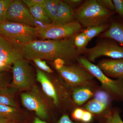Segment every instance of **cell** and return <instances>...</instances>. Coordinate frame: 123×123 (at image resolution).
Instances as JSON below:
<instances>
[{
  "instance_id": "41",
  "label": "cell",
  "mask_w": 123,
  "mask_h": 123,
  "mask_svg": "<svg viewBox=\"0 0 123 123\" xmlns=\"http://www.w3.org/2000/svg\"><path fill=\"white\" fill-rule=\"evenodd\" d=\"M0 36H1V35H0Z\"/></svg>"
},
{
  "instance_id": "40",
  "label": "cell",
  "mask_w": 123,
  "mask_h": 123,
  "mask_svg": "<svg viewBox=\"0 0 123 123\" xmlns=\"http://www.w3.org/2000/svg\"><path fill=\"white\" fill-rule=\"evenodd\" d=\"M17 123L16 122H14V121H11V122H9L8 123Z\"/></svg>"
},
{
  "instance_id": "4",
  "label": "cell",
  "mask_w": 123,
  "mask_h": 123,
  "mask_svg": "<svg viewBox=\"0 0 123 123\" xmlns=\"http://www.w3.org/2000/svg\"><path fill=\"white\" fill-rule=\"evenodd\" d=\"M0 35L24 45L37 40L38 30L35 27L6 21L0 23Z\"/></svg>"
},
{
  "instance_id": "31",
  "label": "cell",
  "mask_w": 123,
  "mask_h": 123,
  "mask_svg": "<svg viewBox=\"0 0 123 123\" xmlns=\"http://www.w3.org/2000/svg\"><path fill=\"white\" fill-rule=\"evenodd\" d=\"M85 110L80 108H77L72 113L73 118L75 120L81 121L83 116Z\"/></svg>"
},
{
  "instance_id": "38",
  "label": "cell",
  "mask_w": 123,
  "mask_h": 123,
  "mask_svg": "<svg viewBox=\"0 0 123 123\" xmlns=\"http://www.w3.org/2000/svg\"><path fill=\"white\" fill-rule=\"evenodd\" d=\"M11 121H13L5 117L0 116V123H7Z\"/></svg>"
},
{
  "instance_id": "37",
  "label": "cell",
  "mask_w": 123,
  "mask_h": 123,
  "mask_svg": "<svg viewBox=\"0 0 123 123\" xmlns=\"http://www.w3.org/2000/svg\"><path fill=\"white\" fill-rule=\"evenodd\" d=\"M57 123H76L70 119L68 115L65 114L61 117Z\"/></svg>"
},
{
  "instance_id": "7",
  "label": "cell",
  "mask_w": 123,
  "mask_h": 123,
  "mask_svg": "<svg viewBox=\"0 0 123 123\" xmlns=\"http://www.w3.org/2000/svg\"><path fill=\"white\" fill-rule=\"evenodd\" d=\"M21 98L23 106L28 110L34 111L38 118L43 120L47 118L48 104L37 86L30 90L22 92Z\"/></svg>"
},
{
  "instance_id": "6",
  "label": "cell",
  "mask_w": 123,
  "mask_h": 123,
  "mask_svg": "<svg viewBox=\"0 0 123 123\" xmlns=\"http://www.w3.org/2000/svg\"><path fill=\"white\" fill-rule=\"evenodd\" d=\"M38 37L43 40H57L74 37L81 29V24L76 21L69 23H52L44 26L36 27Z\"/></svg>"
},
{
  "instance_id": "27",
  "label": "cell",
  "mask_w": 123,
  "mask_h": 123,
  "mask_svg": "<svg viewBox=\"0 0 123 123\" xmlns=\"http://www.w3.org/2000/svg\"><path fill=\"white\" fill-rule=\"evenodd\" d=\"M33 61L39 69L43 72L44 71L48 73L53 72L52 70L48 65L46 61L40 59H36L34 60Z\"/></svg>"
},
{
  "instance_id": "23",
  "label": "cell",
  "mask_w": 123,
  "mask_h": 123,
  "mask_svg": "<svg viewBox=\"0 0 123 123\" xmlns=\"http://www.w3.org/2000/svg\"><path fill=\"white\" fill-rule=\"evenodd\" d=\"M89 42L88 39L82 32L77 34L74 37V45L80 53L85 49Z\"/></svg>"
},
{
  "instance_id": "5",
  "label": "cell",
  "mask_w": 123,
  "mask_h": 123,
  "mask_svg": "<svg viewBox=\"0 0 123 123\" xmlns=\"http://www.w3.org/2000/svg\"><path fill=\"white\" fill-rule=\"evenodd\" d=\"M12 68V80L10 86L18 91H29L35 84V78L28 60L24 59L16 62Z\"/></svg>"
},
{
  "instance_id": "21",
  "label": "cell",
  "mask_w": 123,
  "mask_h": 123,
  "mask_svg": "<svg viewBox=\"0 0 123 123\" xmlns=\"http://www.w3.org/2000/svg\"><path fill=\"white\" fill-rule=\"evenodd\" d=\"M110 105L93 98L88 102L85 108L92 114H98L105 111Z\"/></svg>"
},
{
  "instance_id": "10",
  "label": "cell",
  "mask_w": 123,
  "mask_h": 123,
  "mask_svg": "<svg viewBox=\"0 0 123 123\" xmlns=\"http://www.w3.org/2000/svg\"><path fill=\"white\" fill-rule=\"evenodd\" d=\"M25 59L24 45L1 35L0 61L11 65Z\"/></svg>"
},
{
  "instance_id": "19",
  "label": "cell",
  "mask_w": 123,
  "mask_h": 123,
  "mask_svg": "<svg viewBox=\"0 0 123 123\" xmlns=\"http://www.w3.org/2000/svg\"><path fill=\"white\" fill-rule=\"evenodd\" d=\"M0 116L6 117L16 123L20 121L21 117V114L18 108L1 104H0Z\"/></svg>"
},
{
  "instance_id": "22",
  "label": "cell",
  "mask_w": 123,
  "mask_h": 123,
  "mask_svg": "<svg viewBox=\"0 0 123 123\" xmlns=\"http://www.w3.org/2000/svg\"><path fill=\"white\" fill-rule=\"evenodd\" d=\"M107 27V25L105 24L97 26L90 27L86 28L82 32L85 34L88 39V41L89 42L93 38L105 30Z\"/></svg>"
},
{
  "instance_id": "11",
  "label": "cell",
  "mask_w": 123,
  "mask_h": 123,
  "mask_svg": "<svg viewBox=\"0 0 123 123\" xmlns=\"http://www.w3.org/2000/svg\"><path fill=\"white\" fill-rule=\"evenodd\" d=\"M6 20L35 27L36 26L35 19L22 0H15L11 2L7 11Z\"/></svg>"
},
{
  "instance_id": "24",
  "label": "cell",
  "mask_w": 123,
  "mask_h": 123,
  "mask_svg": "<svg viewBox=\"0 0 123 123\" xmlns=\"http://www.w3.org/2000/svg\"><path fill=\"white\" fill-rule=\"evenodd\" d=\"M105 123H123L119 111L114 109L106 115Z\"/></svg>"
},
{
  "instance_id": "13",
  "label": "cell",
  "mask_w": 123,
  "mask_h": 123,
  "mask_svg": "<svg viewBox=\"0 0 123 123\" xmlns=\"http://www.w3.org/2000/svg\"><path fill=\"white\" fill-rule=\"evenodd\" d=\"M36 80L41 84L45 94L50 98L55 105H57L59 99L56 89L46 74L39 69L36 71Z\"/></svg>"
},
{
  "instance_id": "25",
  "label": "cell",
  "mask_w": 123,
  "mask_h": 123,
  "mask_svg": "<svg viewBox=\"0 0 123 123\" xmlns=\"http://www.w3.org/2000/svg\"><path fill=\"white\" fill-rule=\"evenodd\" d=\"M93 98L108 105H110L112 99L109 94L103 89L95 92Z\"/></svg>"
},
{
  "instance_id": "17",
  "label": "cell",
  "mask_w": 123,
  "mask_h": 123,
  "mask_svg": "<svg viewBox=\"0 0 123 123\" xmlns=\"http://www.w3.org/2000/svg\"><path fill=\"white\" fill-rule=\"evenodd\" d=\"M18 91L17 89L10 86L0 89V104L17 108L15 95Z\"/></svg>"
},
{
  "instance_id": "9",
  "label": "cell",
  "mask_w": 123,
  "mask_h": 123,
  "mask_svg": "<svg viewBox=\"0 0 123 123\" xmlns=\"http://www.w3.org/2000/svg\"><path fill=\"white\" fill-rule=\"evenodd\" d=\"M57 71L66 84L73 88L90 85L94 77L83 67L65 65Z\"/></svg>"
},
{
  "instance_id": "26",
  "label": "cell",
  "mask_w": 123,
  "mask_h": 123,
  "mask_svg": "<svg viewBox=\"0 0 123 123\" xmlns=\"http://www.w3.org/2000/svg\"><path fill=\"white\" fill-rule=\"evenodd\" d=\"M13 0H0V23L6 21L7 11Z\"/></svg>"
},
{
  "instance_id": "14",
  "label": "cell",
  "mask_w": 123,
  "mask_h": 123,
  "mask_svg": "<svg viewBox=\"0 0 123 123\" xmlns=\"http://www.w3.org/2000/svg\"><path fill=\"white\" fill-rule=\"evenodd\" d=\"M75 20V11L74 9L64 1L60 0L57 9L56 20L54 23H69L76 21Z\"/></svg>"
},
{
  "instance_id": "16",
  "label": "cell",
  "mask_w": 123,
  "mask_h": 123,
  "mask_svg": "<svg viewBox=\"0 0 123 123\" xmlns=\"http://www.w3.org/2000/svg\"><path fill=\"white\" fill-rule=\"evenodd\" d=\"M93 92L90 85L80 86L74 88L72 98L74 103L80 106L92 97Z\"/></svg>"
},
{
  "instance_id": "1",
  "label": "cell",
  "mask_w": 123,
  "mask_h": 123,
  "mask_svg": "<svg viewBox=\"0 0 123 123\" xmlns=\"http://www.w3.org/2000/svg\"><path fill=\"white\" fill-rule=\"evenodd\" d=\"M25 59L54 61L57 59L69 62L76 59L80 53L74 44V37L57 40L33 41L24 45Z\"/></svg>"
},
{
  "instance_id": "28",
  "label": "cell",
  "mask_w": 123,
  "mask_h": 123,
  "mask_svg": "<svg viewBox=\"0 0 123 123\" xmlns=\"http://www.w3.org/2000/svg\"><path fill=\"white\" fill-rule=\"evenodd\" d=\"M6 72L0 73V89L8 86L10 85L9 78Z\"/></svg>"
},
{
  "instance_id": "3",
  "label": "cell",
  "mask_w": 123,
  "mask_h": 123,
  "mask_svg": "<svg viewBox=\"0 0 123 123\" xmlns=\"http://www.w3.org/2000/svg\"><path fill=\"white\" fill-rule=\"evenodd\" d=\"M77 60L81 66L99 81L102 88L109 94L111 98L117 101H123V80L111 79L86 57H78Z\"/></svg>"
},
{
  "instance_id": "35",
  "label": "cell",
  "mask_w": 123,
  "mask_h": 123,
  "mask_svg": "<svg viewBox=\"0 0 123 123\" xmlns=\"http://www.w3.org/2000/svg\"><path fill=\"white\" fill-rule=\"evenodd\" d=\"M65 62L61 59H58L54 61V64L55 68L56 70L60 69L65 65Z\"/></svg>"
},
{
  "instance_id": "15",
  "label": "cell",
  "mask_w": 123,
  "mask_h": 123,
  "mask_svg": "<svg viewBox=\"0 0 123 123\" xmlns=\"http://www.w3.org/2000/svg\"><path fill=\"white\" fill-rule=\"evenodd\" d=\"M102 36L113 40L123 45V20L112 21L109 29L102 34Z\"/></svg>"
},
{
  "instance_id": "39",
  "label": "cell",
  "mask_w": 123,
  "mask_h": 123,
  "mask_svg": "<svg viewBox=\"0 0 123 123\" xmlns=\"http://www.w3.org/2000/svg\"><path fill=\"white\" fill-rule=\"evenodd\" d=\"M34 123H47L46 121L40 119L38 117H35L34 120Z\"/></svg>"
},
{
  "instance_id": "34",
  "label": "cell",
  "mask_w": 123,
  "mask_h": 123,
  "mask_svg": "<svg viewBox=\"0 0 123 123\" xmlns=\"http://www.w3.org/2000/svg\"><path fill=\"white\" fill-rule=\"evenodd\" d=\"M83 1L81 0H68L64 1L74 9L80 7L83 3Z\"/></svg>"
},
{
  "instance_id": "36",
  "label": "cell",
  "mask_w": 123,
  "mask_h": 123,
  "mask_svg": "<svg viewBox=\"0 0 123 123\" xmlns=\"http://www.w3.org/2000/svg\"><path fill=\"white\" fill-rule=\"evenodd\" d=\"M12 68L11 65L0 61V73L7 72L12 69Z\"/></svg>"
},
{
  "instance_id": "18",
  "label": "cell",
  "mask_w": 123,
  "mask_h": 123,
  "mask_svg": "<svg viewBox=\"0 0 123 123\" xmlns=\"http://www.w3.org/2000/svg\"><path fill=\"white\" fill-rule=\"evenodd\" d=\"M43 4L36 5L29 9L33 18L37 21L44 25H49L52 22L44 10Z\"/></svg>"
},
{
  "instance_id": "29",
  "label": "cell",
  "mask_w": 123,
  "mask_h": 123,
  "mask_svg": "<svg viewBox=\"0 0 123 123\" xmlns=\"http://www.w3.org/2000/svg\"><path fill=\"white\" fill-rule=\"evenodd\" d=\"M115 10L123 20V0H113Z\"/></svg>"
},
{
  "instance_id": "2",
  "label": "cell",
  "mask_w": 123,
  "mask_h": 123,
  "mask_svg": "<svg viewBox=\"0 0 123 123\" xmlns=\"http://www.w3.org/2000/svg\"><path fill=\"white\" fill-rule=\"evenodd\" d=\"M75 11L77 21L86 28L105 24L115 12L104 8L98 0L86 1Z\"/></svg>"
},
{
  "instance_id": "8",
  "label": "cell",
  "mask_w": 123,
  "mask_h": 123,
  "mask_svg": "<svg viewBox=\"0 0 123 123\" xmlns=\"http://www.w3.org/2000/svg\"><path fill=\"white\" fill-rule=\"evenodd\" d=\"M82 52L86 55L87 59L92 63L103 56L114 59H123V46L112 39L103 40L92 48H86Z\"/></svg>"
},
{
  "instance_id": "20",
  "label": "cell",
  "mask_w": 123,
  "mask_h": 123,
  "mask_svg": "<svg viewBox=\"0 0 123 123\" xmlns=\"http://www.w3.org/2000/svg\"><path fill=\"white\" fill-rule=\"evenodd\" d=\"M59 0H45L43 4L44 10L51 20L52 23L56 20L57 9L59 3Z\"/></svg>"
},
{
  "instance_id": "33",
  "label": "cell",
  "mask_w": 123,
  "mask_h": 123,
  "mask_svg": "<svg viewBox=\"0 0 123 123\" xmlns=\"http://www.w3.org/2000/svg\"><path fill=\"white\" fill-rule=\"evenodd\" d=\"M93 119L92 114L86 110H85L83 116L82 118L81 121L85 123H90Z\"/></svg>"
},
{
  "instance_id": "30",
  "label": "cell",
  "mask_w": 123,
  "mask_h": 123,
  "mask_svg": "<svg viewBox=\"0 0 123 123\" xmlns=\"http://www.w3.org/2000/svg\"><path fill=\"white\" fill-rule=\"evenodd\" d=\"M99 3L104 8L108 10L116 12L115 10L114 5L113 1L111 0H98Z\"/></svg>"
},
{
  "instance_id": "12",
  "label": "cell",
  "mask_w": 123,
  "mask_h": 123,
  "mask_svg": "<svg viewBox=\"0 0 123 123\" xmlns=\"http://www.w3.org/2000/svg\"><path fill=\"white\" fill-rule=\"evenodd\" d=\"M97 66L107 77L123 80V59L102 60Z\"/></svg>"
},
{
  "instance_id": "32",
  "label": "cell",
  "mask_w": 123,
  "mask_h": 123,
  "mask_svg": "<svg viewBox=\"0 0 123 123\" xmlns=\"http://www.w3.org/2000/svg\"><path fill=\"white\" fill-rule=\"evenodd\" d=\"M22 1L30 8L36 5L43 4L45 0H23Z\"/></svg>"
}]
</instances>
